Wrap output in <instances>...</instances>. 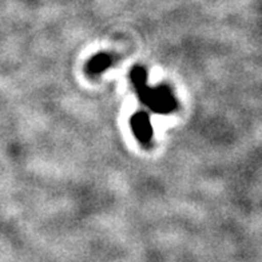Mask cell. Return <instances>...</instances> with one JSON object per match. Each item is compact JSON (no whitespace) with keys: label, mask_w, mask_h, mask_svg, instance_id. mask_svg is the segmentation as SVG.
<instances>
[{"label":"cell","mask_w":262,"mask_h":262,"mask_svg":"<svg viewBox=\"0 0 262 262\" xmlns=\"http://www.w3.org/2000/svg\"><path fill=\"white\" fill-rule=\"evenodd\" d=\"M131 79L134 83L135 89L138 91L141 100L152 111L159 114H166L174 110L176 107V99L171 95L167 87H158L151 89L147 86L145 70L142 67H135L131 73Z\"/></svg>","instance_id":"cell-1"},{"label":"cell","mask_w":262,"mask_h":262,"mask_svg":"<svg viewBox=\"0 0 262 262\" xmlns=\"http://www.w3.org/2000/svg\"><path fill=\"white\" fill-rule=\"evenodd\" d=\"M131 126H133V130H134L135 137L139 139V142H142L143 145H148L150 143V139H151L152 135V128L150 121H148V117L145 113H138L135 114L131 119Z\"/></svg>","instance_id":"cell-2"},{"label":"cell","mask_w":262,"mask_h":262,"mask_svg":"<svg viewBox=\"0 0 262 262\" xmlns=\"http://www.w3.org/2000/svg\"><path fill=\"white\" fill-rule=\"evenodd\" d=\"M113 63L111 56L106 55V54H99V55L94 56L89 63V71L90 74H100L106 69H108Z\"/></svg>","instance_id":"cell-3"}]
</instances>
